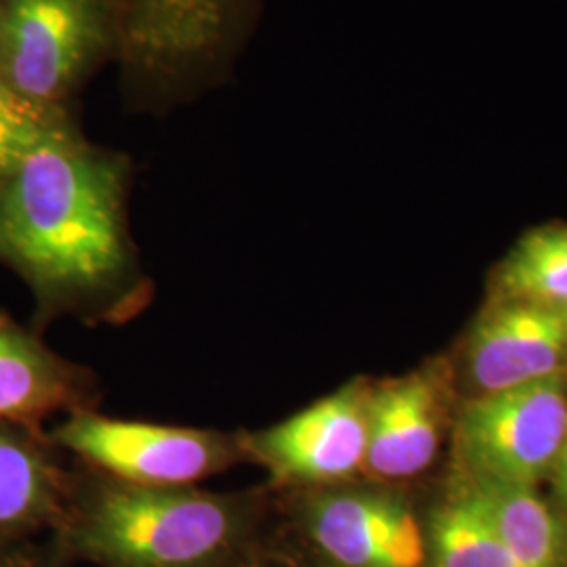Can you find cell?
Wrapping results in <instances>:
<instances>
[{"label": "cell", "instance_id": "6da1fadb", "mask_svg": "<svg viewBox=\"0 0 567 567\" xmlns=\"http://www.w3.org/2000/svg\"><path fill=\"white\" fill-rule=\"evenodd\" d=\"M126 189V161L84 142L60 112L0 187V261L32 288L39 320L122 324L150 303Z\"/></svg>", "mask_w": 567, "mask_h": 567}, {"label": "cell", "instance_id": "7a4b0ae2", "mask_svg": "<svg viewBox=\"0 0 567 567\" xmlns=\"http://www.w3.org/2000/svg\"><path fill=\"white\" fill-rule=\"evenodd\" d=\"M274 498L271 487L133 486L79 463L55 545L103 567H246Z\"/></svg>", "mask_w": 567, "mask_h": 567}, {"label": "cell", "instance_id": "3957f363", "mask_svg": "<svg viewBox=\"0 0 567 567\" xmlns=\"http://www.w3.org/2000/svg\"><path fill=\"white\" fill-rule=\"evenodd\" d=\"M49 437L81 465L133 486H196L248 463L243 431L126 421L95 410L68 414Z\"/></svg>", "mask_w": 567, "mask_h": 567}, {"label": "cell", "instance_id": "277c9868", "mask_svg": "<svg viewBox=\"0 0 567 567\" xmlns=\"http://www.w3.org/2000/svg\"><path fill=\"white\" fill-rule=\"evenodd\" d=\"M118 37L116 0H0V81L42 110Z\"/></svg>", "mask_w": 567, "mask_h": 567}, {"label": "cell", "instance_id": "5b68a950", "mask_svg": "<svg viewBox=\"0 0 567 567\" xmlns=\"http://www.w3.org/2000/svg\"><path fill=\"white\" fill-rule=\"evenodd\" d=\"M567 429V377L482 393L456 419L465 480L534 486L557 465Z\"/></svg>", "mask_w": 567, "mask_h": 567}, {"label": "cell", "instance_id": "8992f818", "mask_svg": "<svg viewBox=\"0 0 567 567\" xmlns=\"http://www.w3.org/2000/svg\"><path fill=\"white\" fill-rule=\"evenodd\" d=\"M368 393L370 381L355 379L276 425L243 431L246 461L276 492L355 482L368 452Z\"/></svg>", "mask_w": 567, "mask_h": 567}, {"label": "cell", "instance_id": "52a82bcc", "mask_svg": "<svg viewBox=\"0 0 567 567\" xmlns=\"http://www.w3.org/2000/svg\"><path fill=\"white\" fill-rule=\"evenodd\" d=\"M278 494L330 566H426L425 529L404 498L379 482Z\"/></svg>", "mask_w": 567, "mask_h": 567}, {"label": "cell", "instance_id": "ba28073f", "mask_svg": "<svg viewBox=\"0 0 567 567\" xmlns=\"http://www.w3.org/2000/svg\"><path fill=\"white\" fill-rule=\"evenodd\" d=\"M466 374L477 395L567 372V307L489 297L468 330Z\"/></svg>", "mask_w": 567, "mask_h": 567}, {"label": "cell", "instance_id": "9c48e42d", "mask_svg": "<svg viewBox=\"0 0 567 567\" xmlns=\"http://www.w3.org/2000/svg\"><path fill=\"white\" fill-rule=\"evenodd\" d=\"M444 423L446 383L437 365L370 383L364 477L395 484L421 475L437 456Z\"/></svg>", "mask_w": 567, "mask_h": 567}, {"label": "cell", "instance_id": "30bf717a", "mask_svg": "<svg viewBox=\"0 0 567 567\" xmlns=\"http://www.w3.org/2000/svg\"><path fill=\"white\" fill-rule=\"evenodd\" d=\"M63 454L42 426L0 421V555L60 526L76 475Z\"/></svg>", "mask_w": 567, "mask_h": 567}, {"label": "cell", "instance_id": "8fae6325", "mask_svg": "<svg viewBox=\"0 0 567 567\" xmlns=\"http://www.w3.org/2000/svg\"><path fill=\"white\" fill-rule=\"evenodd\" d=\"M97 400L100 386L89 368L61 358L0 311V421L42 426L60 412L93 410Z\"/></svg>", "mask_w": 567, "mask_h": 567}, {"label": "cell", "instance_id": "7c38bea8", "mask_svg": "<svg viewBox=\"0 0 567 567\" xmlns=\"http://www.w3.org/2000/svg\"><path fill=\"white\" fill-rule=\"evenodd\" d=\"M243 0H116L118 39L150 72H179L221 47Z\"/></svg>", "mask_w": 567, "mask_h": 567}, {"label": "cell", "instance_id": "4fadbf2b", "mask_svg": "<svg viewBox=\"0 0 567 567\" xmlns=\"http://www.w3.org/2000/svg\"><path fill=\"white\" fill-rule=\"evenodd\" d=\"M517 567H567L566 522L534 486L471 482Z\"/></svg>", "mask_w": 567, "mask_h": 567}, {"label": "cell", "instance_id": "5bb4252c", "mask_svg": "<svg viewBox=\"0 0 567 567\" xmlns=\"http://www.w3.org/2000/svg\"><path fill=\"white\" fill-rule=\"evenodd\" d=\"M425 540L433 567H517L482 496L466 480L433 508Z\"/></svg>", "mask_w": 567, "mask_h": 567}, {"label": "cell", "instance_id": "9a60e30c", "mask_svg": "<svg viewBox=\"0 0 567 567\" xmlns=\"http://www.w3.org/2000/svg\"><path fill=\"white\" fill-rule=\"evenodd\" d=\"M489 297L567 307V224L532 227L496 265Z\"/></svg>", "mask_w": 567, "mask_h": 567}, {"label": "cell", "instance_id": "2e32d148", "mask_svg": "<svg viewBox=\"0 0 567 567\" xmlns=\"http://www.w3.org/2000/svg\"><path fill=\"white\" fill-rule=\"evenodd\" d=\"M58 112L21 100L0 81V187Z\"/></svg>", "mask_w": 567, "mask_h": 567}, {"label": "cell", "instance_id": "e0dca14e", "mask_svg": "<svg viewBox=\"0 0 567 567\" xmlns=\"http://www.w3.org/2000/svg\"><path fill=\"white\" fill-rule=\"evenodd\" d=\"M0 567H55V564L42 553L20 547L0 555Z\"/></svg>", "mask_w": 567, "mask_h": 567}, {"label": "cell", "instance_id": "ac0fdd59", "mask_svg": "<svg viewBox=\"0 0 567 567\" xmlns=\"http://www.w3.org/2000/svg\"><path fill=\"white\" fill-rule=\"evenodd\" d=\"M553 477H555V494H557L559 503L567 508V429L557 465L553 468Z\"/></svg>", "mask_w": 567, "mask_h": 567}, {"label": "cell", "instance_id": "d6986e66", "mask_svg": "<svg viewBox=\"0 0 567 567\" xmlns=\"http://www.w3.org/2000/svg\"><path fill=\"white\" fill-rule=\"evenodd\" d=\"M326 567H334V566H330V564H328V566H326Z\"/></svg>", "mask_w": 567, "mask_h": 567}, {"label": "cell", "instance_id": "ffe728a7", "mask_svg": "<svg viewBox=\"0 0 567 567\" xmlns=\"http://www.w3.org/2000/svg\"><path fill=\"white\" fill-rule=\"evenodd\" d=\"M250 567H252V566H250Z\"/></svg>", "mask_w": 567, "mask_h": 567}]
</instances>
